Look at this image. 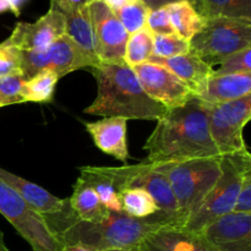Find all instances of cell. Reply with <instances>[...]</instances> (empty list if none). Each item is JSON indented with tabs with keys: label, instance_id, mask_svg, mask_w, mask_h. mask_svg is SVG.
I'll use <instances>...</instances> for the list:
<instances>
[{
	"label": "cell",
	"instance_id": "1",
	"mask_svg": "<svg viewBox=\"0 0 251 251\" xmlns=\"http://www.w3.org/2000/svg\"><path fill=\"white\" fill-rule=\"evenodd\" d=\"M47 226L64 245H76L88 251L131 249L151 233L164 227H176L174 221L164 213L137 220L124 212H108L96 221H82L75 216L68 199L60 211L43 215Z\"/></svg>",
	"mask_w": 251,
	"mask_h": 251
},
{
	"label": "cell",
	"instance_id": "2",
	"mask_svg": "<svg viewBox=\"0 0 251 251\" xmlns=\"http://www.w3.org/2000/svg\"><path fill=\"white\" fill-rule=\"evenodd\" d=\"M144 150L151 163L221 156L208 129L206 103L194 97L180 107L167 109Z\"/></svg>",
	"mask_w": 251,
	"mask_h": 251
},
{
	"label": "cell",
	"instance_id": "3",
	"mask_svg": "<svg viewBox=\"0 0 251 251\" xmlns=\"http://www.w3.org/2000/svg\"><path fill=\"white\" fill-rule=\"evenodd\" d=\"M91 73L97 81V97L85 109L86 114L158 120L167 110L145 92L135 71L125 61H100Z\"/></svg>",
	"mask_w": 251,
	"mask_h": 251
},
{
	"label": "cell",
	"instance_id": "4",
	"mask_svg": "<svg viewBox=\"0 0 251 251\" xmlns=\"http://www.w3.org/2000/svg\"><path fill=\"white\" fill-rule=\"evenodd\" d=\"M176 202V223L184 227L202 206L221 174V156L158 163Z\"/></svg>",
	"mask_w": 251,
	"mask_h": 251
},
{
	"label": "cell",
	"instance_id": "5",
	"mask_svg": "<svg viewBox=\"0 0 251 251\" xmlns=\"http://www.w3.org/2000/svg\"><path fill=\"white\" fill-rule=\"evenodd\" d=\"M251 172L249 149L221 156V174L207 199L198 212L184 226L186 230L199 233L207 225L233 212L245 174Z\"/></svg>",
	"mask_w": 251,
	"mask_h": 251
},
{
	"label": "cell",
	"instance_id": "6",
	"mask_svg": "<svg viewBox=\"0 0 251 251\" xmlns=\"http://www.w3.org/2000/svg\"><path fill=\"white\" fill-rule=\"evenodd\" d=\"M190 51L215 69L233 53L251 47V19L220 16L206 19L191 38Z\"/></svg>",
	"mask_w": 251,
	"mask_h": 251
},
{
	"label": "cell",
	"instance_id": "7",
	"mask_svg": "<svg viewBox=\"0 0 251 251\" xmlns=\"http://www.w3.org/2000/svg\"><path fill=\"white\" fill-rule=\"evenodd\" d=\"M100 171L112 180L119 193L126 188L144 189L157 203L159 210L176 223V202L168 178L158 163L141 162L135 166L100 167Z\"/></svg>",
	"mask_w": 251,
	"mask_h": 251
},
{
	"label": "cell",
	"instance_id": "8",
	"mask_svg": "<svg viewBox=\"0 0 251 251\" xmlns=\"http://www.w3.org/2000/svg\"><path fill=\"white\" fill-rule=\"evenodd\" d=\"M0 213L28 243L32 251H64V245L50 232L43 215L33 210L16 191L1 180Z\"/></svg>",
	"mask_w": 251,
	"mask_h": 251
},
{
	"label": "cell",
	"instance_id": "9",
	"mask_svg": "<svg viewBox=\"0 0 251 251\" xmlns=\"http://www.w3.org/2000/svg\"><path fill=\"white\" fill-rule=\"evenodd\" d=\"M206 109L211 137L221 156L248 150L243 131L251 118V95L230 102L206 103Z\"/></svg>",
	"mask_w": 251,
	"mask_h": 251
},
{
	"label": "cell",
	"instance_id": "10",
	"mask_svg": "<svg viewBox=\"0 0 251 251\" xmlns=\"http://www.w3.org/2000/svg\"><path fill=\"white\" fill-rule=\"evenodd\" d=\"M98 64L83 53L66 34L44 50L20 51V65L25 80L43 70L53 71L61 78L81 69L92 70Z\"/></svg>",
	"mask_w": 251,
	"mask_h": 251
},
{
	"label": "cell",
	"instance_id": "11",
	"mask_svg": "<svg viewBox=\"0 0 251 251\" xmlns=\"http://www.w3.org/2000/svg\"><path fill=\"white\" fill-rule=\"evenodd\" d=\"M88 11L95 32L96 55L98 60L104 63L124 61L125 47L130 34L122 22L102 0H92L88 4Z\"/></svg>",
	"mask_w": 251,
	"mask_h": 251
},
{
	"label": "cell",
	"instance_id": "12",
	"mask_svg": "<svg viewBox=\"0 0 251 251\" xmlns=\"http://www.w3.org/2000/svg\"><path fill=\"white\" fill-rule=\"evenodd\" d=\"M145 92L166 109L180 107L196 97L172 71L159 64L146 63L132 66Z\"/></svg>",
	"mask_w": 251,
	"mask_h": 251
},
{
	"label": "cell",
	"instance_id": "13",
	"mask_svg": "<svg viewBox=\"0 0 251 251\" xmlns=\"http://www.w3.org/2000/svg\"><path fill=\"white\" fill-rule=\"evenodd\" d=\"M64 34L65 16L58 10L49 7L47 14L36 22L16 24L5 42L20 51L44 50Z\"/></svg>",
	"mask_w": 251,
	"mask_h": 251
},
{
	"label": "cell",
	"instance_id": "14",
	"mask_svg": "<svg viewBox=\"0 0 251 251\" xmlns=\"http://www.w3.org/2000/svg\"><path fill=\"white\" fill-rule=\"evenodd\" d=\"M199 233L218 251H251V213H227Z\"/></svg>",
	"mask_w": 251,
	"mask_h": 251
},
{
	"label": "cell",
	"instance_id": "15",
	"mask_svg": "<svg viewBox=\"0 0 251 251\" xmlns=\"http://www.w3.org/2000/svg\"><path fill=\"white\" fill-rule=\"evenodd\" d=\"M85 126L96 146L104 153L126 163L130 158L127 149V120L118 117L103 118Z\"/></svg>",
	"mask_w": 251,
	"mask_h": 251
},
{
	"label": "cell",
	"instance_id": "16",
	"mask_svg": "<svg viewBox=\"0 0 251 251\" xmlns=\"http://www.w3.org/2000/svg\"><path fill=\"white\" fill-rule=\"evenodd\" d=\"M151 63L159 64L174 74L186 87L193 91L196 97H201L205 93L207 83L213 76V68L201 60L193 51L173 58L162 59L151 56Z\"/></svg>",
	"mask_w": 251,
	"mask_h": 251
},
{
	"label": "cell",
	"instance_id": "17",
	"mask_svg": "<svg viewBox=\"0 0 251 251\" xmlns=\"http://www.w3.org/2000/svg\"><path fill=\"white\" fill-rule=\"evenodd\" d=\"M0 180L16 191L33 210L41 215H51L58 212L66 202V199L63 200L56 198L42 186L31 183L21 176H15L14 173H10L2 168H0Z\"/></svg>",
	"mask_w": 251,
	"mask_h": 251
},
{
	"label": "cell",
	"instance_id": "18",
	"mask_svg": "<svg viewBox=\"0 0 251 251\" xmlns=\"http://www.w3.org/2000/svg\"><path fill=\"white\" fill-rule=\"evenodd\" d=\"M141 251H201L198 233L183 227H164L147 235L139 245Z\"/></svg>",
	"mask_w": 251,
	"mask_h": 251
},
{
	"label": "cell",
	"instance_id": "19",
	"mask_svg": "<svg viewBox=\"0 0 251 251\" xmlns=\"http://www.w3.org/2000/svg\"><path fill=\"white\" fill-rule=\"evenodd\" d=\"M248 95H251V73L213 75L208 81L205 93L199 98L215 104L239 100Z\"/></svg>",
	"mask_w": 251,
	"mask_h": 251
},
{
	"label": "cell",
	"instance_id": "20",
	"mask_svg": "<svg viewBox=\"0 0 251 251\" xmlns=\"http://www.w3.org/2000/svg\"><path fill=\"white\" fill-rule=\"evenodd\" d=\"M65 16V34L93 60L98 61L96 55L95 32L91 21L88 5L80 7L73 12L64 15Z\"/></svg>",
	"mask_w": 251,
	"mask_h": 251
},
{
	"label": "cell",
	"instance_id": "21",
	"mask_svg": "<svg viewBox=\"0 0 251 251\" xmlns=\"http://www.w3.org/2000/svg\"><path fill=\"white\" fill-rule=\"evenodd\" d=\"M68 202L76 217L82 221L100 220L109 212L102 206L95 189L80 176L74 184L73 195Z\"/></svg>",
	"mask_w": 251,
	"mask_h": 251
},
{
	"label": "cell",
	"instance_id": "22",
	"mask_svg": "<svg viewBox=\"0 0 251 251\" xmlns=\"http://www.w3.org/2000/svg\"><path fill=\"white\" fill-rule=\"evenodd\" d=\"M164 7L167 10L174 33L185 41L190 42L205 24V19L199 15L189 0L171 2L164 5Z\"/></svg>",
	"mask_w": 251,
	"mask_h": 251
},
{
	"label": "cell",
	"instance_id": "23",
	"mask_svg": "<svg viewBox=\"0 0 251 251\" xmlns=\"http://www.w3.org/2000/svg\"><path fill=\"white\" fill-rule=\"evenodd\" d=\"M80 178L87 181L100 198L103 207L109 212H123L122 202H120L119 193L113 185L112 180L103 173L100 167L85 166L78 168Z\"/></svg>",
	"mask_w": 251,
	"mask_h": 251
},
{
	"label": "cell",
	"instance_id": "24",
	"mask_svg": "<svg viewBox=\"0 0 251 251\" xmlns=\"http://www.w3.org/2000/svg\"><path fill=\"white\" fill-rule=\"evenodd\" d=\"M203 19L228 16L251 19V0H189Z\"/></svg>",
	"mask_w": 251,
	"mask_h": 251
},
{
	"label": "cell",
	"instance_id": "25",
	"mask_svg": "<svg viewBox=\"0 0 251 251\" xmlns=\"http://www.w3.org/2000/svg\"><path fill=\"white\" fill-rule=\"evenodd\" d=\"M59 80V76L50 70H43L27 78L22 83L20 92L22 100L37 103L51 102Z\"/></svg>",
	"mask_w": 251,
	"mask_h": 251
},
{
	"label": "cell",
	"instance_id": "26",
	"mask_svg": "<svg viewBox=\"0 0 251 251\" xmlns=\"http://www.w3.org/2000/svg\"><path fill=\"white\" fill-rule=\"evenodd\" d=\"M119 198L123 212L132 218L144 220V218H150L162 212L153 199L144 189H123L119 191Z\"/></svg>",
	"mask_w": 251,
	"mask_h": 251
},
{
	"label": "cell",
	"instance_id": "27",
	"mask_svg": "<svg viewBox=\"0 0 251 251\" xmlns=\"http://www.w3.org/2000/svg\"><path fill=\"white\" fill-rule=\"evenodd\" d=\"M154 34L145 26L140 31L130 34L125 47L124 61L129 66L146 63L153 55Z\"/></svg>",
	"mask_w": 251,
	"mask_h": 251
},
{
	"label": "cell",
	"instance_id": "28",
	"mask_svg": "<svg viewBox=\"0 0 251 251\" xmlns=\"http://www.w3.org/2000/svg\"><path fill=\"white\" fill-rule=\"evenodd\" d=\"M149 12L150 7L145 4L144 0H136L126 6L122 7L119 11L115 12V16L122 22L127 33L132 34L146 26Z\"/></svg>",
	"mask_w": 251,
	"mask_h": 251
},
{
	"label": "cell",
	"instance_id": "29",
	"mask_svg": "<svg viewBox=\"0 0 251 251\" xmlns=\"http://www.w3.org/2000/svg\"><path fill=\"white\" fill-rule=\"evenodd\" d=\"M190 51V43L178 34H154L153 55L154 58L168 59L183 55Z\"/></svg>",
	"mask_w": 251,
	"mask_h": 251
},
{
	"label": "cell",
	"instance_id": "30",
	"mask_svg": "<svg viewBox=\"0 0 251 251\" xmlns=\"http://www.w3.org/2000/svg\"><path fill=\"white\" fill-rule=\"evenodd\" d=\"M244 73H251V47L227 56L213 69V75H230V74Z\"/></svg>",
	"mask_w": 251,
	"mask_h": 251
},
{
	"label": "cell",
	"instance_id": "31",
	"mask_svg": "<svg viewBox=\"0 0 251 251\" xmlns=\"http://www.w3.org/2000/svg\"><path fill=\"white\" fill-rule=\"evenodd\" d=\"M24 81L25 78L21 74L0 77V104L1 107L24 103L21 95H20Z\"/></svg>",
	"mask_w": 251,
	"mask_h": 251
},
{
	"label": "cell",
	"instance_id": "32",
	"mask_svg": "<svg viewBox=\"0 0 251 251\" xmlns=\"http://www.w3.org/2000/svg\"><path fill=\"white\" fill-rule=\"evenodd\" d=\"M21 74L20 65V50L7 44L6 42L0 43V77L7 75Z\"/></svg>",
	"mask_w": 251,
	"mask_h": 251
},
{
	"label": "cell",
	"instance_id": "33",
	"mask_svg": "<svg viewBox=\"0 0 251 251\" xmlns=\"http://www.w3.org/2000/svg\"><path fill=\"white\" fill-rule=\"evenodd\" d=\"M146 26L153 34H172L174 33L173 27L169 21L168 14L164 6L157 9H150L147 15Z\"/></svg>",
	"mask_w": 251,
	"mask_h": 251
},
{
	"label": "cell",
	"instance_id": "34",
	"mask_svg": "<svg viewBox=\"0 0 251 251\" xmlns=\"http://www.w3.org/2000/svg\"><path fill=\"white\" fill-rule=\"evenodd\" d=\"M233 212L251 213V172L245 174Z\"/></svg>",
	"mask_w": 251,
	"mask_h": 251
},
{
	"label": "cell",
	"instance_id": "35",
	"mask_svg": "<svg viewBox=\"0 0 251 251\" xmlns=\"http://www.w3.org/2000/svg\"><path fill=\"white\" fill-rule=\"evenodd\" d=\"M92 0H50V7L60 11L63 15L73 12L88 5Z\"/></svg>",
	"mask_w": 251,
	"mask_h": 251
},
{
	"label": "cell",
	"instance_id": "36",
	"mask_svg": "<svg viewBox=\"0 0 251 251\" xmlns=\"http://www.w3.org/2000/svg\"><path fill=\"white\" fill-rule=\"evenodd\" d=\"M105 5L108 6V9L110 11H113L115 14L117 11H119L122 7L126 6V5L131 4V2L136 1V0H102Z\"/></svg>",
	"mask_w": 251,
	"mask_h": 251
},
{
	"label": "cell",
	"instance_id": "37",
	"mask_svg": "<svg viewBox=\"0 0 251 251\" xmlns=\"http://www.w3.org/2000/svg\"><path fill=\"white\" fill-rule=\"evenodd\" d=\"M27 0H9L10 4V11H12V14L15 16H19L20 12H21L22 6L26 4Z\"/></svg>",
	"mask_w": 251,
	"mask_h": 251
},
{
	"label": "cell",
	"instance_id": "38",
	"mask_svg": "<svg viewBox=\"0 0 251 251\" xmlns=\"http://www.w3.org/2000/svg\"><path fill=\"white\" fill-rule=\"evenodd\" d=\"M144 1L150 9H157V7H161L167 4H171V2L179 1V0H144Z\"/></svg>",
	"mask_w": 251,
	"mask_h": 251
},
{
	"label": "cell",
	"instance_id": "39",
	"mask_svg": "<svg viewBox=\"0 0 251 251\" xmlns=\"http://www.w3.org/2000/svg\"><path fill=\"white\" fill-rule=\"evenodd\" d=\"M5 11H10L9 0H0V14Z\"/></svg>",
	"mask_w": 251,
	"mask_h": 251
},
{
	"label": "cell",
	"instance_id": "40",
	"mask_svg": "<svg viewBox=\"0 0 251 251\" xmlns=\"http://www.w3.org/2000/svg\"><path fill=\"white\" fill-rule=\"evenodd\" d=\"M0 251H9V248L6 247L4 240V233L0 230Z\"/></svg>",
	"mask_w": 251,
	"mask_h": 251
},
{
	"label": "cell",
	"instance_id": "41",
	"mask_svg": "<svg viewBox=\"0 0 251 251\" xmlns=\"http://www.w3.org/2000/svg\"><path fill=\"white\" fill-rule=\"evenodd\" d=\"M64 251H88L87 249H83L81 247H76V245H68L64 247Z\"/></svg>",
	"mask_w": 251,
	"mask_h": 251
},
{
	"label": "cell",
	"instance_id": "42",
	"mask_svg": "<svg viewBox=\"0 0 251 251\" xmlns=\"http://www.w3.org/2000/svg\"><path fill=\"white\" fill-rule=\"evenodd\" d=\"M108 251H141L139 249V247L131 248V249H117V250H108Z\"/></svg>",
	"mask_w": 251,
	"mask_h": 251
},
{
	"label": "cell",
	"instance_id": "43",
	"mask_svg": "<svg viewBox=\"0 0 251 251\" xmlns=\"http://www.w3.org/2000/svg\"><path fill=\"white\" fill-rule=\"evenodd\" d=\"M0 108H2V107H1V104H0Z\"/></svg>",
	"mask_w": 251,
	"mask_h": 251
}]
</instances>
